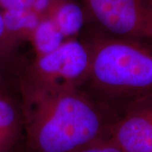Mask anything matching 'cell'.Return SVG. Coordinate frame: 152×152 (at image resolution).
Masks as SVG:
<instances>
[{
	"label": "cell",
	"mask_w": 152,
	"mask_h": 152,
	"mask_svg": "<svg viewBox=\"0 0 152 152\" xmlns=\"http://www.w3.org/2000/svg\"><path fill=\"white\" fill-rule=\"evenodd\" d=\"M60 0H34L32 10H34L42 19L50 16L53 10Z\"/></svg>",
	"instance_id": "11"
},
{
	"label": "cell",
	"mask_w": 152,
	"mask_h": 152,
	"mask_svg": "<svg viewBox=\"0 0 152 152\" xmlns=\"http://www.w3.org/2000/svg\"><path fill=\"white\" fill-rule=\"evenodd\" d=\"M110 139L124 152H152V92L125 107Z\"/></svg>",
	"instance_id": "5"
},
{
	"label": "cell",
	"mask_w": 152,
	"mask_h": 152,
	"mask_svg": "<svg viewBox=\"0 0 152 152\" xmlns=\"http://www.w3.org/2000/svg\"><path fill=\"white\" fill-rule=\"evenodd\" d=\"M34 49L37 57L48 54L60 47L64 37L57 27L54 21L50 18H43L39 22L31 35Z\"/></svg>",
	"instance_id": "9"
},
{
	"label": "cell",
	"mask_w": 152,
	"mask_h": 152,
	"mask_svg": "<svg viewBox=\"0 0 152 152\" xmlns=\"http://www.w3.org/2000/svg\"><path fill=\"white\" fill-rule=\"evenodd\" d=\"M22 123L31 152H75L111 137L121 112L75 89L25 94Z\"/></svg>",
	"instance_id": "1"
},
{
	"label": "cell",
	"mask_w": 152,
	"mask_h": 152,
	"mask_svg": "<svg viewBox=\"0 0 152 152\" xmlns=\"http://www.w3.org/2000/svg\"><path fill=\"white\" fill-rule=\"evenodd\" d=\"M75 152H124L110 138L95 142Z\"/></svg>",
	"instance_id": "10"
},
{
	"label": "cell",
	"mask_w": 152,
	"mask_h": 152,
	"mask_svg": "<svg viewBox=\"0 0 152 152\" xmlns=\"http://www.w3.org/2000/svg\"><path fill=\"white\" fill-rule=\"evenodd\" d=\"M121 112L152 92V48L122 39L103 40L91 54L89 75Z\"/></svg>",
	"instance_id": "2"
},
{
	"label": "cell",
	"mask_w": 152,
	"mask_h": 152,
	"mask_svg": "<svg viewBox=\"0 0 152 152\" xmlns=\"http://www.w3.org/2000/svg\"><path fill=\"white\" fill-rule=\"evenodd\" d=\"M34 0H0V10L31 9Z\"/></svg>",
	"instance_id": "12"
},
{
	"label": "cell",
	"mask_w": 152,
	"mask_h": 152,
	"mask_svg": "<svg viewBox=\"0 0 152 152\" xmlns=\"http://www.w3.org/2000/svg\"><path fill=\"white\" fill-rule=\"evenodd\" d=\"M22 117L15 106L0 94V152H9L16 142Z\"/></svg>",
	"instance_id": "6"
},
{
	"label": "cell",
	"mask_w": 152,
	"mask_h": 152,
	"mask_svg": "<svg viewBox=\"0 0 152 152\" xmlns=\"http://www.w3.org/2000/svg\"><path fill=\"white\" fill-rule=\"evenodd\" d=\"M6 48H7V46L6 45L3 43H0V56H2V53H3L4 50Z\"/></svg>",
	"instance_id": "14"
},
{
	"label": "cell",
	"mask_w": 152,
	"mask_h": 152,
	"mask_svg": "<svg viewBox=\"0 0 152 152\" xmlns=\"http://www.w3.org/2000/svg\"><path fill=\"white\" fill-rule=\"evenodd\" d=\"M112 37L152 48V0H83Z\"/></svg>",
	"instance_id": "4"
},
{
	"label": "cell",
	"mask_w": 152,
	"mask_h": 152,
	"mask_svg": "<svg viewBox=\"0 0 152 152\" xmlns=\"http://www.w3.org/2000/svg\"><path fill=\"white\" fill-rule=\"evenodd\" d=\"M6 33L10 41L31 37L42 18L32 9H11L2 11Z\"/></svg>",
	"instance_id": "7"
},
{
	"label": "cell",
	"mask_w": 152,
	"mask_h": 152,
	"mask_svg": "<svg viewBox=\"0 0 152 152\" xmlns=\"http://www.w3.org/2000/svg\"><path fill=\"white\" fill-rule=\"evenodd\" d=\"M10 42V41L8 38L5 27H4V24L3 14H2V11L0 10V43H3L8 46V44Z\"/></svg>",
	"instance_id": "13"
},
{
	"label": "cell",
	"mask_w": 152,
	"mask_h": 152,
	"mask_svg": "<svg viewBox=\"0 0 152 152\" xmlns=\"http://www.w3.org/2000/svg\"><path fill=\"white\" fill-rule=\"evenodd\" d=\"M49 17L64 37L77 34L84 24L83 10L73 0H60Z\"/></svg>",
	"instance_id": "8"
},
{
	"label": "cell",
	"mask_w": 152,
	"mask_h": 152,
	"mask_svg": "<svg viewBox=\"0 0 152 152\" xmlns=\"http://www.w3.org/2000/svg\"><path fill=\"white\" fill-rule=\"evenodd\" d=\"M91 53L75 40L64 42L54 51L37 57L24 83L25 94L75 89L89 75Z\"/></svg>",
	"instance_id": "3"
}]
</instances>
